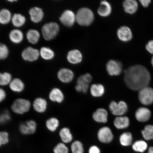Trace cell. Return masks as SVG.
<instances>
[{"label":"cell","instance_id":"cell-38","mask_svg":"<svg viewBox=\"0 0 153 153\" xmlns=\"http://www.w3.org/2000/svg\"><path fill=\"white\" fill-rule=\"evenodd\" d=\"M54 153H68V147L63 143H58L53 149Z\"/></svg>","mask_w":153,"mask_h":153},{"label":"cell","instance_id":"cell-9","mask_svg":"<svg viewBox=\"0 0 153 153\" xmlns=\"http://www.w3.org/2000/svg\"><path fill=\"white\" fill-rule=\"evenodd\" d=\"M106 68V71L110 76H117L122 73L123 66L119 61L112 59L107 62Z\"/></svg>","mask_w":153,"mask_h":153},{"label":"cell","instance_id":"cell-8","mask_svg":"<svg viewBox=\"0 0 153 153\" xmlns=\"http://www.w3.org/2000/svg\"><path fill=\"white\" fill-rule=\"evenodd\" d=\"M97 137L101 143H108L112 142L114 139L112 130L108 126H104L99 129L97 133Z\"/></svg>","mask_w":153,"mask_h":153},{"label":"cell","instance_id":"cell-29","mask_svg":"<svg viewBox=\"0 0 153 153\" xmlns=\"http://www.w3.org/2000/svg\"><path fill=\"white\" fill-rule=\"evenodd\" d=\"M45 126L48 131L53 132L58 128L60 126V121L56 117H51L46 121Z\"/></svg>","mask_w":153,"mask_h":153},{"label":"cell","instance_id":"cell-21","mask_svg":"<svg viewBox=\"0 0 153 153\" xmlns=\"http://www.w3.org/2000/svg\"><path fill=\"white\" fill-rule=\"evenodd\" d=\"M151 112L148 108L141 107L137 109L135 113L136 119L139 122H146L150 119Z\"/></svg>","mask_w":153,"mask_h":153},{"label":"cell","instance_id":"cell-20","mask_svg":"<svg viewBox=\"0 0 153 153\" xmlns=\"http://www.w3.org/2000/svg\"><path fill=\"white\" fill-rule=\"evenodd\" d=\"M30 20L35 23H38L42 20L44 17L43 10L38 7H34L29 11Z\"/></svg>","mask_w":153,"mask_h":153},{"label":"cell","instance_id":"cell-12","mask_svg":"<svg viewBox=\"0 0 153 153\" xmlns=\"http://www.w3.org/2000/svg\"><path fill=\"white\" fill-rule=\"evenodd\" d=\"M57 77L62 83H69L73 80L74 77V73L69 68H63L57 72Z\"/></svg>","mask_w":153,"mask_h":153},{"label":"cell","instance_id":"cell-46","mask_svg":"<svg viewBox=\"0 0 153 153\" xmlns=\"http://www.w3.org/2000/svg\"><path fill=\"white\" fill-rule=\"evenodd\" d=\"M147 153H153V147H151L148 149V152Z\"/></svg>","mask_w":153,"mask_h":153},{"label":"cell","instance_id":"cell-22","mask_svg":"<svg viewBox=\"0 0 153 153\" xmlns=\"http://www.w3.org/2000/svg\"><path fill=\"white\" fill-rule=\"evenodd\" d=\"M113 124L114 127L117 129H125L129 127L130 125V120L127 116H117L115 118Z\"/></svg>","mask_w":153,"mask_h":153},{"label":"cell","instance_id":"cell-42","mask_svg":"<svg viewBox=\"0 0 153 153\" xmlns=\"http://www.w3.org/2000/svg\"><path fill=\"white\" fill-rule=\"evenodd\" d=\"M88 153H101L100 148L96 145H92L89 149Z\"/></svg>","mask_w":153,"mask_h":153},{"label":"cell","instance_id":"cell-16","mask_svg":"<svg viewBox=\"0 0 153 153\" xmlns=\"http://www.w3.org/2000/svg\"><path fill=\"white\" fill-rule=\"evenodd\" d=\"M66 57L68 62L72 65L80 64L83 59L82 52L77 49H72L69 51Z\"/></svg>","mask_w":153,"mask_h":153},{"label":"cell","instance_id":"cell-48","mask_svg":"<svg viewBox=\"0 0 153 153\" xmlns=\"http://www.w3.org/2000/svg\"><path fill=\"white\" fill-rule=\"evenodd\" d=\"M16 1H8L10 2H13Z\"/></svg>","mask_w":153,"mask_h":153},{"label":"cell","instance_id":"cell-26","mask_svg":"<svg viewBox=\"0 0 153 153\" xmlns=\"http://www.w3.org/2000/svg\"><path fill=\"white\" fill-rule=\"evenodd\" d=\"M59 135L62 143L65 144L71 143L73 139V136L71 132L68 127H64L61 129Z\"/></svg>","mask_w":153,"mask_h":153},{"label":"cell","instance_id":"cell-34","mask_svg":"<svg viewBox=\"0 0 153 153\" xmlns=\"http://www.w3.org/2000/svg\"><path fill=\"white\" fill-rule=\"evenodd\" d=\"M132 147L135 152L143 153L147 150L148 145L144 141L138 140L134 143Z\"/></svg>","mask_w":153,"mask_h":153},{"label":"cell","instance_id":"cell-27","mask_svg":"<svg viewBox=\"0 0 153 153\" xmlns=\"http://www.w3.org/2000/svg\"><path fill=\"white\" fill-rule=\"evenodd\" d=\"M24 34L22 32L18 29L11 30L9 34V38L10 41L15 44L20 43L24 39Z\"/></svg>","mask_w":153,"mask_h":153},{"label":"cell","instance_id":"cell-4","mask_svg":"<svg viewBox=\"0 0 153 153\" xmlns=\"http://www.w3.org/2000/svg\"><path fill=\"white\" fill-rule=\"evenodd\" d=\"M60 30L59 25L56 22H51L44 25L42 28L43 37L46 41L52 40L56 37Z\"/></svg>","mask_w":153,"mask_h":153},{"label":"cell","instance_id":"cell-33","mask_svg":"<svg viewBox=\"0 0 153 153\" xmlns=\"http://www.w3.org/2000/svg\"><path fill=\"white\" fill-rule=\"evenodd\" d=\"M12 16L8 9H3L0 11V24L6 25L11 20Z\"/></svg>","mask_w":153,"mask_h":153},{"label":"cell","instance_id":"cell-13","mask_svg":"<svg viewBox=\"0 0 153 153\" xmlns=\"http://www.w3.org/2000/svg\"><path fill=\"white\" fill-rule=\"evenodd\" d=\"M39 56V51L31 47L26 48L22 53V59L29 62H33L37 60Z\"/></svg>","mask_w":153,"mask_h":153},{"label":"cell","instance_id":"cell-47","mask_svg":"<svg viewBox=\"0 0 153 153\" xmlns=\"http://www.w3.org/2000/svg\"><path fill=\"white\" fill-rule=\"evenodd\" d=\"M151 63H152V66L153 67V56L152 57V60H151Z\"/></svg>","mask_w":153,"mask_h":153},{"label":"cell","instance_id":"cell-41","mask_svg":"<svg viewBox=\"0 0 153 153\" xmlns=\"http://www.w3.org/2000/svg\"><path fill=\"white\" fill-rule=\"evenodd\" d=\"M9 141V135L5 131H0V147L7 144Z\"/></svg>","mask_w":153,"mask_h":153},{"label":"cell","instance_id":"cell-36","mask_svg":"<svg viewBox=\"0 0 153 153\" xmlns=\"http://www.w3.org/2000/svg\"><path fill=\"white\" fill-rule=\"evenodd\" d=\"M141 133L143 138L146 140H153V126L148 125L145 126Z\"/></svg>","mask_w":153,"mask_h":153},{"label":"cell","instance_id":"cell-2","mask_svg":"<svg viewBox=\"0 0 153 153\" xmlns=\"http://www.w3.org/2000/svg\"><path fill=\"white\" fill-rule=\"evenodd\" d=\"M76 22L82 26H88L94 21L95 16L92 10L87 7H82L76 12Z\"/></svg>","mask_w":153,"mask_h":153},{"label":"cell","instance_id":"cell-5","mask_svg":"<svg viewBox=\"0 0 153 153\" xmlns=\"http://www.w3.org/2000/svg\"><path fill=\"white\" fill-rule=\"evenodd\" d=\"M93 80L92 76L90 74H82L77 78L75 90L78 93H87L89 90L90 84Z\"/></svg>","mask_w":153,"mask_h":153},{"label":"cell","instance_id":"cell-43","mask_svg":"<svg viewBox=\"0 0 153 153\" xmlns=\"http://www.w3.org/2000/svg\"><path fill=\"white\" fill-rule=\"evenodd\" d=\"M146 48L149 53L153 54V40L148 42L146 46Z\"/></svg>","mask_w":153,"mask_h":153},{"label":"cell","instance_id":"cell-28","mask_svg":"<svg viewBox=\"0 0 153 153\" xmlns=\"http://www.w3.org/2000/svg\"><path fill=\"white\" fill-rule=\"evenodd\" d=\"M26 38L29 42L35 45L39 42L40 34L38 30L35 29L28 30L26 34Z\"/></svg>","mask_w":153,"mask_h":153},{"label":"cell","instance_id":"cell-19","mask_svg":"<svg viewBox=\"0 0 153 153\" xmlns=\"http://www.w3.org/2000/svg\"><path fill=\"white\" fill-rule=\"evenodd\" d=\"M49 98L52 102L60 104L64 101L65 96L64 93L60 89L54 88L50 92Z\"/></svg>","mask_w":153,"mask_h":153},{"label":"cell","instance_id":"cell-10","mask_svg":"<svg viewBox=\"0 0 153 153\" xmlns=\"http://www.w3.org/2000/svg\"><path fill=\"white\" fill-rule=\"evenodd\" d=\"M59 19L60 22L64 26L71 27L76 22V15L73 11L67 9L63 11Z\"/></svg>","mask_w":153,"mask_h":153},{"label":"cell","instance_id":"cell-45","mask_svg":"<svg viewBox=\"0 0 153 153\" xmlns=\"http://www.w3.org/2000/svg\"><path fill=\"white\" fill-rule=\"evenodd\" d=\"M139 1L143 7H146L149 6L151 1L150 0H140Z\"/></svg>","mask_w":153,"mask_h":153},{"label":"cell","instance_id":"cell-40","mask_svg":"<svg viewBox=\"0 0 153 153\" xmlns=\"http://www.w3.org/2000/svg\"><path fill=\"white\" fill-rule=\"evenodd\" d=\"M11 116L8 111H5L0 114V125H4L11 120Z\"/></svg>","mask_w":153,"mask_h":153},{"label":"cell","instance_id":"cell-24","mask_svg":"<svg viewBox=\"0 0 153 153\" xmlns=\"http://www.w3.org/2000/svg\"><path fill=\"white\" fill-rule=\"evenodd\" d=\"M123 7L126 13L133 14L137 11L138 5L137 1L135 0H126L123 1Z\"/></svg>","mask_w":153,"mask_h":153},{"label":"cell","instance_id":"cell-11","mask_svg":"<svg viewBox=\"0 0 153 153\" xmlns=\"http://www.w3.org/2000/svg\"><path fill=\"white\" fill-rule=\"evenodd\" d=\"M37 124L33 120H30L21 123L19 129L21 133L25 135L32 134L37 131Z\"/></svg>","mask_w":153,"mask_h":153},{"label":"cell","instance_id":"cell-31","mask_svg":"<svg viewBox=\"0 0 153 153\" xmlns=\"http://www.w3.org/2000/svg\"><path fill=\"white\" fill-rule=\"evenodd\" d=\"M40 56L42 58L46 60H52L55 56L54 51L50 48L43 47L39 51Z\"/></svg>","mask_w":153,"mask_h":153},{"label":"cell","instance_id":"cell-6","mask_svg":"<svg viewBox=\"0 0 153 153\" xmlns=\"http://www.w3.org/2000/svg\"><path fill=\"white\" fill-rule=\"evenodd\" d=\"M108 108L113 115L117 117L124 116L127 111L128 106L127 103L123 101L118 102L112 101L109 105Z\"/></svg>","mask_w":153,"mask_h":153},{"label":"cell","instance_id":"cell-23","mask_svg":"<svg viewBox=\"0 0 153 153\" xmlns=\"http://www.w3.org/2000/svg\"><path fill=\"white\" fill-rule=\"evenodd\" d=\"M89 90L92 96L95 98L102 97L105 92L104 85L100 83L92 84L90 87Z\"/></svg>","mask_w":153,"mask_h":153},{"label":"cell","instance_id":"cell-44","mask_svg":"<svg viewBox=\"0 0 153 153\" xmlns=\"http://www.w3.org/2000/svg\"><path fill=\"white\" fill-rule=\"evenodd\" d=\"M7 97V93L4 89L0 88V103L3 102Z\"/></svg>","mask_w":153,"mask_h":153},{"label":"cell","instance_id":"cell-32","mask_svg":"<svg viewBox=\"0 0 153 153\" xmlns=\"http://www.w3.org/2000/svg\"><path fill=\"white\" fill-rule=\"evenodd\" d=\"M11 22L15 27H20L24 25L26 19L23 15L20 14H15L12 17Z\"/></svg>","mask_w":153,"mask_h":153},{"label":"cell","instance_id":"cell-18","mask_svg":"<svg viewBox=\"0 0 153 153\" xmlns=\"http://www.w3.org/2000/svg\"><path fill=\"white\" fill-rule=\"evenodd\" d=\"M112 7L111 4L108 1H101L100 6L97 10V12L99 16L103 18H106L111 14Z\"/></svg>","mask_w":153,"mask_h":153},{"label":"cell","instance_id":"cell-3","mask_svg":"<svg viewBox=\"0 0 153 153\" xmlns=\"http://www.w3.org/2000/svg\"><path fill=\"white\" fill-rule=\"evenodd\" d=\"M30 101L24 98H19L15 100L11 106V109L15 114L22 115L29 111L31 108Z\"/></svg>","mask_w":153,"mask_h":153},{"label":"cell","instance_id":"cell-15","mask_svg":"<svg viewBox=\"0 0 153 153\" xmlns=\"http://www.w3.org/2000/svg\"><path fill=\"white\" fill-rule=\"evenodd\" d=\"M92 117L97 123H106L108 121V112L105 108H99L93 113Z\"/></svg>","mask_w":153,"mask_h":153},{"label":"cell","instance_id":"cell-17","mask_svg":"<svg viewBox=\"0 0 153 153\" xmlns=\"http://www.w3.org/2000/svg\"><path fill=\"white\" fill-rule=\"evenodd\" d=\"M32 107L34 110L38 113H43L46 111L48 108L47 101L42 97H37L34 100Z\"/></svg>","mask_w":153,"mask_h":153},{"label":"cell","instance_id":"cell-39","mask_svg":"<svg viewBox=\"0 0 153 153\" xmlns=\"http://www.w3.org/2000/svg\"><path fill=\"white\" fill-rule=\"evenodd\" d=\"M9 50L7 46L0 43V60H4L8 56Z\"/></svg>","mask_w":153,"mask_h":153},{"label":"cell","instance_id":"cell-37","mask_svg":"<svg viewBox=\"0 0 153 153\" xmlns=\"http://www.w3.org/2000/svg\"><path fill=\"white\" fill-rule=\"evenodd\" d=\"M72 153H84V149L83 143L79 140H75L72 142L71 146Z\"/></svg>","mask_w":153,"mask_h":153},{"label":"cell","instance_id":"cell-30","mask_svg":"<svg viewBox=\"0 0 153 153\" xmlns=\"http://www.w3.org/2000/svg\"><path fill=\"white\" fill-rule=\"evenodd\" d=\"M119 141L120 144L122 146H128L132 143V135L129 132H125L122 133L120 136Z\"/></svg>","mask_w":153,"mask_h":153},{"label":"cell","instance_id":"cell-14","mask_svg":"<svg viewBox=\"0 0 153 153\" xmlns=\"http://www.w3.org/2000/svg\"><path fill=\"white\" fill-rule=\"evenodd\" d=\"M117 35L120 41L127 42L132 39L133 33L131 29L127 26L120 27L117 32Z\"/></svg>","mask_w":153,"mask_h":153},{"label":"cell","instance_id":"cell-1","mask_svg":"<svg viewBox=\"0 0 153 153\" xmlns=\"http://www.w3.org/2000/svg\"><path fill=\"white\" fill-rule=\"evenodd\" d=\"M124 79L129 88L134 91H139L148 86L151 81V75L144 66L135 65L125 71Z\"/></svg>","mask_w":153,"mask_h":153},{"label":"cell","instance_id":"cell-25","mask_svg":"<svg viewBox=\"0 0 153 153\" xmlns=\"http://www.w3.org/2000/svg\"><path fill=\"white\" fill-rule=\"evenodd\" d=\"M9 85L11 90L16 93L22 92L25 88V85L23 82L18 78L13 79Z\"/></svg>","mask_w":153,"mask_h":153},{"label":"cell","instance_id":"cell-35","mask_svg":"<svg viewBox=\"0 0 153 153\" xmlns=\"http://www.w3.org/2000/svg\"><path fill=\"white\" fill-rule=\"evenodd\" d=\"M12 76L8 72H0V85L5 86L9 85L12 80Z\"/></svg>","mask_w":153,"mask_h":153},{"label":"cell","instance_id":"cell-7","mask_svg":"<svg viewBox=\"0 0 153 153\" xmlns=\"http://www.w3.org/2000/svg\"><path fill=\"white\" fill-rule=\"evenodd\" d=\"M139 100L143 105H150L153 103V89L147 86L139 91Z\"/></svg>","mask_w":153,"mask_h":153}]
</instances>
